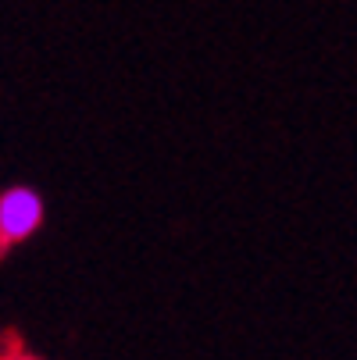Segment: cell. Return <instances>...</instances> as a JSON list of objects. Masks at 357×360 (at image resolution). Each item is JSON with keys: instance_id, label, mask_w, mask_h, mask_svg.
Returning <instances> with one entry per match:
<instances>
[{"instance_id": "obj_1", "label": "cell", "mask_w": 357, "mask_h": 360, "mask_svg": "<svg viewBox=\"0 0 357 360\" xmlns=\"http://www.w3.org/2000/svg\"><path fill=\"white\" fill-rule=\"evenodd\" d=\"M43 196L32 186H8L0 193V253L29 243L43 225Z\"/></svg>"}, {"instance_id": "obj_2", "label": "cell", "mask_w": 357, "mask_h": 360, "mask_svg": "<svg viewBox=\"0 0 357 360\" xmlns=\"http://www.w3.org/2000/svg\"><path fill=\"white\" fill-rule=\"evenodd\" d=\"M0 360H39V356L29 353V349H4V353H0Z\"/></svg>"}]
</instances>
